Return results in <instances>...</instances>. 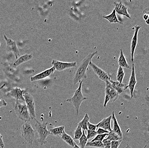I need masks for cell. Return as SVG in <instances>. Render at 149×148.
Segmentation results:
<instances>
[{
	"label": "cell",
	"instance_id": "obj_40",
	"mask_svg": "<svg viewBox=\"0 0 149 148\" xmlns=\"http://www.w3.org/2000/svg\"><path fill=\"white\" fill-rule=\"evenodd\" d=\"M147 145H146L145 146V147H144V148H146L147 147ZM126 148H132L131 147H130V145H129V144H127V146H126Z\"/></svg>",
	"mask_w": 149,
	"mask_h": 148
},
{
	"label": "cell",
	"instance_id": "obj_42",
	"mask_svg": "<svg viewBox=\"0 0 149 148\" xmlns=\"http://www.w3.org/2000/svg\"><path fill=\"white\" fill-rule=\"evenodd\" d=\"M5 85H6V84H3V85H2L0 87V90H1L2 89H3V87L5 86Z\"/></svg>",
	"mask_w": 149,
	"mask_h": 148
},
{
	"label": "cell",
	"instance_id": "obj_3",
	"mask_svg": "<svg viewBox=\"0 0 149 148\" xmlns=\"http://www.w3.org/2000/svg\"><path fill=\"white\" fill-rule=\"evenodd\" d=\"M35 120L36 122L34 125L39 137L38 142L42 146L47 143L46 138L49 135L51 134L50 132L47 129L48 123H41L36 119Z\"/></svg>",
	"mask_w": 149,
	"mask_h": 148
},
{
	"label": "cell",
	"instance_id": "obj_25",
	"mask_svg": "<svg viewBox=\"0 0 149 148\" xmlns=\"http://www.w3.org/2000/svg\"><path fill=\"white\" fill-rule=\"evenodd\" d=\"M105 139L108 140L112 141L113 140H122L123 139L120 138L118 134L114 132L112 130L109 133L107 137L105 138Z\"/></svg>",
	"mask_w": 149,
	"mask_h": 148
},
{
	"label": "cell",
	"instance_id": "obj_37",
	"mask_svg": "<svg viewBox=\"0 0 149 148\" xmlns=\"http://www.w3.org/2000/svg\"><path fill=\"white\" fill-rule=\"evenodd\" d=\"M0 147L1 148L4 147V143L3 140V136L0 133Z\"/></svg>",
	"mask_w": 149,
	"mask_h": 148
},
{
	"label": "cell",
	"instance_id": "obj_12",
	"mask_svg": "<svg viewBox=\"0 0 149 148\" xmlns=\"http://www.w3.org/2000/svg\"><path fill=\"white\" fill-rule=\"evenodd\" d=\"M134 32L133 37L131 43V60L132 62H134V54L135 49L137 46L138 43V36L139 30L140 29L141 27L139 26H135L134 27Z\"/></svg>",
	"mask_w": 149,
	"mask_h": 148
},
{
	"label": "cell",
	"instance_id": "obj_41",
	"mask_svg": "<svg viewBox=\"0 0 149 148\" xmlns=\"http://www.w3.org/2000/svg\"><path fill=\"white\" fill-rule=\"evenodd\" d=\"M73 148H81L80 147H79L78 145H77V144H75V145H74V147H73Z\"/></svg>",
	"mask_w": 149,
	"mask_h": 148
},
{
	"label": "cell",
	"instance_id": "obj_21",
	"mask_svg": "<svg viewBox=\"0 0 149 148\" xmlns=\"http://www.w3.org/2000/svg\"><path fill=\"white\" fill-rule=\"evenodd\" d=\"M51 134L57 137H61L64 131H65V126H58L51 129L49 131Z\"/></svg>",
	"mask_w": 149,
	"mask_h": 148
},
{
	"label": "cell",
	"instance_id": "obj_8",
	"mask_svg": "<svg viewBox=\"0 0 149 148\" xmlns=\"http://www.w3.org/2000/svg\"><path fill=\"white\" fill-rule=\"evenodd\" d=\"M52 64L53 66L54 67L55 70L58 71H63L67 69L74 68L77 66V63L76 62L72 63H67L63 62L56 60H53Z\"/></svg>",
	"mask_w": 149,
	"mask_h": 148
},
{
	"label": "cell",
	"instance_id": "obj_6",
	"mask_svg": "<svg viewBox=\"0 0 149 148\" xmlns=\"http://www.w3.org/2000/svg\"><path fill=\"white\" fill-rule=\"evenodd\" d=\"M105 84V97L104 107H106L109 102H114L118 99L119 94L112 87L109 81L106 82Z\"/></svg>",
	"mask_w": 149,
	"mask_h": 148
},
{
	"label": "cell",
	"instance_id": "obj_44",
	"mask_svg": "<svg viewBox=\"0 0 149 148\" xmlns=\"http://www.w3.org/2000/svg\"><path fill=\"white\" fill-rule=\"evenodd\" d=\"M148 19L149 20V16Z\"/></svg>",
	"mask_w": 149,
	"mask_h": 148
},
{
	"label": "cell",
	"instance_id": "obj_28",
	"mask_svg": "<svg viewBox=\"0 0 149 148\" xmlns=\"http://www.w3.org/2000/svg\"><path fill=\"white\" fill-rule=\"evenodd\" d=\"M125 72H124L123 68L121 67H119L117 75V79L118 82L121 83H122L123 80L125 76Z\"/></svg>",
	"mask_w": 149,
	"mask_h": 148
},
{
	"label": "cell",
	"instance_id": "obj_43",
	"mask_svg": "<svg viewBox=\"0 0 149 148\" xmlns=\"http://www.w3.org/2000/svg\"><path fill=\"white\" fill-rule=\"evenodd\" d=\"M146 23H147V24H149V20L148 19L146 21Z\"/></svg>",
	"mask_w": 149,
	"mask_h": 148
},
{
	"label": "cell",
	"instance_id": "obj_29",
	"mask_svg": "<svg viewBox=\"0 0 149 148\" xmlns=\"http://www.w3.org/2000/svg\"><path fill=\"white\" fill-rule=\"evenodd\" d=\"M83 131L80 125H78L74 131V140H79L82 136Z\"/></svg>",
	"mask_w": 149,
	"mask_h": 148
},
{
	"label": "cell",
	"instance_id": "obj_5",
	"mask_svg": "<svg viewBox=\"0 0 149 148\" xmlns=\"http://www.w3.org/2000/svg\"><path fill=\"white\" fill-rule=\"evenodd\" d=\"M14 110L18 118L24 122H30L31 120L26 104L21 103L18 100L15 102Z\"/></svg>",
	"mask_w": 149,
	"mask_h": 148
},
{
	"label": "cell",
	"instance_id": "obj_34",
	"mask_svg": "<svg viewBox=\"0 0 149 148\" xmlns=\"http://www.w3.org/2000/svg\"><path fill=\"white\" fill-rule=\"evenodd\" d=\"M97 134H109V131L105 130L102 128H99L97 131Z\"/></svg>",
	"mask_w": 149,
	"mask_h": 148
},
{
	"label": "cell",
	"instance_id": "obj_19",
	"mask_svg": "<svg viewBox=\"0 0 149 148\" xmlns=\"http://www.w3.org/2000/svg\"><path fill=\"white\" fill-rule=\"evenodd\" d=\"M111 116L112 120H113V129L112 130L114 132L118 134L120 138L123 139L122 131L121 130L118 123V120L115 117L114 112H113Z\"/></svg>",
	"mask_w": 149,
	"mask_h": 148
},
{
	"label": "cell",
	"instance_id": "obj_18",
	"mask_svg": "<svg viewBox=\"0 0 149 148\" xmlns=\"http://www.w3.org/2000/svg\"><path fill=\"white\" fill-rule=\"evenodd\" d=\"M33 56L32 55L28 54L21 56L19 57L17 59H16L15 62L13 65V67L14 68H15L23 63L29 61L33 58Z\"/></svg>",
	"mask_w": 149,
	"mask_h": 148
},
{
	"label": "cell",
	"instance_id": "obj_7",
	"mask_svg": "<svg viewBox=\"0 0 149 148\" xmlns=\"http://www.w3.org/2000/svg\"><path fill=\"white\" fill-rule=\"evenodd\" d=\"M24 101L29 112L31 120L36 119V114L35 111V104L33 96L29 93L25 91L23 94Z\"/></svg>",
	"mask_w": 149,
	"mask_h": 148
},
{
	"label": "cell",
	"instance_id": "obj_45",
	"mask_svg": "<svg viewBox=\"0 0 149 148\" xmlns=\"http://www.w3.org/2000/svg\"></svg>",
	"mask_w": 149,
	"mask_h": 148
},
{
	"label": "cell",
	"instance_id": "obj_22",
	"mask_svg": "<svg viewBox=\"0 0 149 148\" xmlns=\"http://www.w3.org/2000/svg\"><path fill=\"white\" fill-rule=\"evenodd\" d=\"M103 18L108 20L109 21L110 23H121V24L123 23L118 19L117 16H116V11L114 9L113 10L110 14L108 15V16H103Z\"/></svg>",
	"mask_w": 149,
	"mask_h": 148
},
{
	"label": "cell",
	"instance_id": "obj_16",
	"mask_svg": "<svg viewBox=\"0 0 149 148\" xmlns=\"http://www.w3.org/2000/svg\"><path fill=\"white\" fill-rule=\"evenodd\" d=\"M112 116H109L107 118H104L97 124V128H102L105 130L110 132L112 131L111 128V120Z\"/></svg>",
	"mask_w": 149,
	"mask_h": 148
},
{
	"label": "cell",
	"instance_id": "obj_9",
	"mask_svg": "<svg viewBox=\"0 0 149 148\" xmlns=\"http://www.w3.org/2000/svg\"><path fill=\"white\" fill-rule=\"evenodd\" d=\"M89 65L91 67L93 72L97 75V76L101 80L104 81L105 83L109 82L111 80L110 76H109V74L99 67L97 65L93 63L92 61L90 63Z\"/></svg>",
	"mask_w": 149,
	"mask_h": 148
},
{
	"label": "cell",
	"instance_id": "obj_33",
	"mask_svg": "<svg viewBox=\"0 0 149 148\" xmlns=\"http://www.w3.org/2000/svg\"><path fill=\"white\" fill-rule=\"evenodd\" d=\"M102 142L104 145V148H111V141L110 140L104 139Z\"/></svg>",
	"mask_w": 149,
	"mask_h": 148
},
{
	"label": "cell",
	"instance_id": "obj_15",
	"mask_svg": "<svg viewBox=\"0 0 149 148\" xmlns=\"http://www.w3.org/2000/svg\"><path fill=\"white\" fill-rule=\"evenodd\" d=\"M114 4L115 5L114 10L116 11V12L119 15H123L127 16L129 19H131L130 16L128 12V8L123 4L121 1L119 3L114 2Z\"/></svg>",
	"mask_w": 149,
	"mask_h": 148
},
{
	"label": "cell",
	"instance_id": "obj_32",
	"mask_svg": "<svg viewBox=\"0 0 149 148\" xmlns=\"http://www.w3.org/2000/svg\"><path fill=\"white\" fill-rule=\"evenodd\" d=\"M122 141V140L112 141L111 148H118Z\"/></svg>",
	"mask_w": 149,
	"mask_h": 148
},
{
	"label": "cell",
	"instance_id": "obj_35",
	"mask_svg": "<svg viewBox=\"0 0 149 148\" xmlns=\"http://www.w3.org/2000/svg\"><path fill=\"white\" fill-rule=\"evenodd\" d=\"M88 129L91 130L96 131V129H97V125L92 124L89 122L88 123Z\"/></svg>",
	"mask_w": 149,
	"mask_h": 148
},
{
	"label": "cell",
	"instance_id": "obj_27",
	"mask_svg": "<svg viewBox=\"0 0 149 148\" xmlns=\"http://www.w3.org/2000/svg\"><path fill=\"white\" fill-rule=\"evenodd\" d=\"M88 139L85 135V131H83L82 136L79 139V146L81 148H85L88 142Z\"/></svg>",
	"mask_w": 149,
	"mask_h": 148
},
{
	"label": "cell",
	"instance_id": "obj_39",
	"mask_svg": "<svg viewBox=\"0 0 149 148\" xmlns=\"http://www.w3.org/2000/svg\"><path fill=\"white\" fill-rule=\"evenodd\" d=\"M143 19L145 20H147L148 19L149 15H147V14H144L143 16Z\"/></svg>",
	"mask_w": 149,
	"mask_h": 148
},
{
	"label": "cell",
	"instance_id": "obj_10",
	"mask_svg": "<svg viewBox=\"0 0 149 148\" xmlns=\"http://www.w3.org/2000/svg\"><path fill=\"white\" fill-rule=\"evenodd\" d=\"M3 37L7 45V50L9 52H11L15 55L16 59L20 57V51L17 46L15 41L13 40L8 38L5 34H3Z\"/></svg>",
	"mask_w": 149,
	"mask_h": 148
},
{
	"label": "cell",
	"instance_id": "obj_38",
	"mask_svg": "<svg viewBox=\"0 0 149 148\" xmlns=\"http://www.w3.org/2000/svg\"><path fill=\"white\" fill-rule=\"evenodd\" d=\"M143 13L144 14H147V15H149V9H146L143 11Z\"/></svg>",
	"mask_w": 149,
	"mask_h": 148
},
{
	"label": "cell",
	"instance_id": "obj_36",
	"mask_svg": "<svg viewBox=\"0 0 149 148\" xmlns=\"http://www.w3.org/2000/svg\"><path fill=\"white\" fill-rule=\"evenodd\" d=\"M8 105L7 102L5 101L2 98H0V108L3 106H6Z\"/></svg>",
	"mask_w": 149,
	"mask_h": 148
},
{
	"label": "cell",
	"instance_id": "obj_23",
	"mask_svg": "<svg viewBox=\"0 0 149 148\" xmlns=\"http://www.w3.org/2000/svg\"><path fill=\"white\" fill-rule=\"evenodd\" d=\"M61 137V138L67 144H68L70 147H73L74 145L76 144V143L74 142L73 139L70 135L66 133L65 131H64Z\"/></svg>",
	"mask_w": 149,
	"mask_h": 148
},
{
	"label": "cell",
	"instance_id": "obj_4",
	"mask_svg": "<svg viewBox=\"0 0 149 148\" xmlns=\"http://www.w3.org/2000/svg\"><path fill=\"white\" fill-rule=\"evenodd\" d=\"M22 138L29 144L32 145L35 139V131L30 122H25L21 127Z\"/></svg>",
	"mask_w": 149,
	"mask_h": 148
},
{
	"label": "cell",
	"instance_id": "obj_14",
	"mask_svg": "<svg viewBox=\"0 0 149 148\" xmlns=\"http://www.w3.org/2000/svg\"><path fill=\"white\" fill-rule=\"evenodd\" d=\"M136 83H137V80H136V76H135L134 64L133 63L132 65V68L131 75L130 77L129 84L128 85V88L130 89L131 98H133L134 88Z\"/></svg>",
	"mask_w": 149,
	"mask_h": 148
},
{
	"label": "cell",
	"instance_id": "obj_26",
	"mask_svg": "<svg viewBox=\"0 0 149 148\" xmlns=\"http://www.w3.org/2000/svg\"><path fill=\"white\" fill-rule=\"evenodd\" d=\"M86 147L97 148H104L102 141H89L86 144Z\"/></svg>",
	"mask_w": 149,
	"mask_h": 148
},
{
	"label": "cell",
	"instance_id": "obj_24",
	"mask_svg": "<svg viewBox=\"0 0 149 148\" xmlns=\"http://www.w3.org/2000/svg\"><path fill=\"white\" fill-rule=\"evenodd\" d=\"M90 117H89L88 114H86L84 115V117L82 120L79 123L78 125H80L83 131H87L88 130V123L89 122Z\"/></svg>",
	"mask_w": 149,
	"mask_h": 148
},
{
	"label": "cell",
	"instance_id": "obj_1",
	"mask_svg": "<svg viewBox=\"0 0 149 148\" xmlns=\"http://www.w3.org/2000/svg\"><path fill=\"white\" fill-rule=\"evenodd\" d=\"M97 54V51L91 53L82 60L74 74L73 78L74 85L76 84L83 80V79L87 78V71L88 66L89 65L90 63L91 62L93 58Z\"/></svg>",
	"mask_w": 149,
	"mask_h": 148
},
{
	"label": "cell",
	"instance_id": "obj_13",
	"mask_svg": "<svg viewBox=\"0 0 149 148\" xmlns=\"http://www.w3.org/2000/svg\"><path fill=\"white\" fill-rule=\"evenodd\" d=\"M55 70V68L53 66L49 69H47L40 74H37L34 76H32L31 78V81L34 82V81H38V80H41V79L47 78L50 76L52 75L54 73Z\"/></svg>",
	"mask_w": 149,
	"mask_h": 148
},
{
	"label": "cell",
	"instance_id": "obj_20",
	"mask_svg": "<svg viewBox=\"0 0 149 148\" xmlns=\"http://www.w3.org/2000/svg\"><path fill=\"white\" fill-rule=\"evenodd\" d=\"M118 63L119 66L123 67V68L124 67V68H128V69H130L131 68L130 65L127 63V60H126V58L123 54L122 49H120V54L118 60Z\"/></svg>",
	"mask_w": 149,
	"mask_h": 148
},
{
	"label": "cell",
	"instance_id": "obj_11",
	"mask_svg": "<svg viewBox=\"0 0 149 148\" xmlns=\"http://www.w3.org/2000/svg\"><path fill=\"white\" fill-rule=\"evenodd\" d=\"M25 90H22L19 87H16L11 89L7 94V96L12 97L16 100L24 101L23 94Z\"/></svg>",
	"mask_w": 149,
	"mask_h": 148
},
{
	"label": "cell",
	"instance_id": "obj_2",
	"mask_svg": "<svg viewBox=\"0 0 149 148\" xmlns=\"http://www.w3.org/2000/svg\"><path fill=\"white\" fill-rule=\"evenodd\" d=\"M83 80L79 83V87L74 92V95L71 98L67 99V102L71 103L74 106L78 115L79 114L80 107L83 101L87 100V97H85L82 93V85Z\"/></svg>",
	"mask_w": 149,
	"mask_h": 148
},
{
	"label": "cell",
	"instance_id": "obj_31",
	"mask_svg": "<svg viewBox=\"0 0 149 148\" xmlns=\"http://www.w3.org/2000/svg\"><path fill=\"white\" fill-rule=\"evenodd\" d=\"M88 134H87V138L88 139L96 137L97 134V131H96L91 130L88 129L87 130Z\"/></svg>",
	"mask_w": 149,
	"mask_h": 148
},
{
	"label": "cell",
	"instance_id": "obj_30",
	"mask_svg": "<svg viewBox=\"0 0 149 148\" xmlns=\"http://www.w3.org/2000/svg\"><path fill=\"white\" fill-rule=\"evenodd\" d=\"M109 134H98L91 141H102L107 137Z\"/></svg>",
	"mask_w": 149,
	"mask_h": 148
},
{
	"label": "cell",
	"instance_id": "obj_17",
	"mask_svg": "<svg viewBox=\"0 0 149 148\" xmlns=\"http://www.w3.org/2000/svg\"><path fill=\"white\" fill-rule=\"evenodd\" d=\"M109 82L111 84L112 87L118 92V93L119 94L123 92L128 88V85H127L123 83H121L118 81H114L110 80Z\"/></svg>",
	"mask_w": 149,
	"mask_h": 148
}]
</instances>
